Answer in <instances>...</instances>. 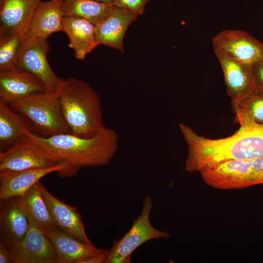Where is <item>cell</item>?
Wrapping results in <instances>:
<instances>
[{
    "instance_id": "obj_11",
    "label": "cell",
    "mask_w": 263,
    "mask_h": 263,
    "mask_svg": "<svg viewBox=\"0 0 263 263\" xmlns=\"http://www.w3.org/2000/svg\"><path fill=\"white\" fill-rule=\"evenodd\" d=\"M30 222L24 237L9 249L14 263H57V256L49 239Z\"/></svg>"
},
{
    "instance_id": "obj_13",
    "label": "cell",
    "mask_w": 263,
    "mask_h": 263,
    "mask_svg": "<svg viewBox=\"0 0 263 263\" xmlns=\"http://www.w3.org/2000/svg\"><path fill=\"white\" fill-rule=\"evenodd\" d=\"M46 91L43 83L29 72L17 68L0 71V100L9 105L32 94Z\"/></svg>"
},
{
    "instance_id": "obj_27",
    "label": "cell",
    "mask_w": 263,
    "mask_h": 263,
    "mask_svg": "<svg viewBox=\"0 0 263 263\" xmlns=\"http://www.w3.org/2000/svg\"><path fill=\"white\" fill-rule=\"evenodd\" d=\"M254 91L263 93V56L251 65Z\"/></svg>"
},
{
    "instance_id": "obj_14",
    "label": "cell",
    "mask_w": 263,
    "mask_h": 263,
    "mask_svg": "<svg viewBox=\"0 0 263 263\" xmlns=\"http://www.w3.org/2000/svg\"><path fill=\"white\" fill-rule=\"evenodd\" d=\"M139 15L114 5L110 14L94 25V34L99 45H104L124 52L123 40L126 32Z\"/></svg>"
},
{
    "instance_id": "obj_30",
    "label": "cell",
    "mask_w": 263,
    "mask_h": 263,
    "mask_svg": "<svg viewBox=\"0 0 263 263\" xmlns=\"http://www.w3.org/2000/svg\"><path fill=\"white\" fill-rule=\"evenodd\" d=\"M12 257L9 249L1 242H0V263H11Z\"/></svg>"
},
{
    "instance_id": "obj_20",
    "label": "cell",
    "mask_w": 263,
    "mask_h": 263,
    "mask_svg": "<svg viewBox=\"0 0 263 263\" xmlns=\"http://www.w3.org/2000/svg\"><path fill=\"white\" fill-rule=\"evenodd\" d=\"M69 38V47L73 49L75 57L80 60L85 58L98 45L94 34V25L83 19L65 17L63 31Z\"/></svg>"
},
{
    "instance_id": "obj_25",
    "label": "cell",
    "mask_w": 263,
    "mask_h": 263,
    "mask_svg": "<svg viewBox=\"0 0 263 263\" xmlns=\"http://www.w3.org/2000/svg\"><path fill=\"white\" fill-rule=\"evenodd\" d=\"M24 34L12 33L0 35V71L16 68Z\"/></svg>"
},
{
    "instance_id": "obj_2",
    "label": "cell",
    "mask_w": 263,
    "mask_h": 263,
    "mask_svg": "<svg viewBox=\"0 0 263 263\" xmlns=\"http://www.w3.org/2000/svg\"><path fill=\"white\" fill-rule=\"evenodd\" d=\"M24 135L54 159L67 163L77 171L81 168L108 164L118 146L116 132L106 127L90 138H82L71 133L43 137L31 130L26 131Z\"/></svg>"
},
{
    "instance_id": "obj_19",
    "label": "cell",
    "mask_w": 263,
    "mask_h": 263,
    "mask_svg": "<svg viewBox=\"0 0 263 263\" xmlns=\"http://www.w3.org/2000/svg\"><path fill=\"white\" fill-rule=\"evenodd\" d=\"M42 0H0V35L26 34L32 18Z\"/></svg>"
},
{
    "instance_id": "obj_7",
    "label": "cell",
    "mask_w": 263,
    "mask_h": 263,
    "mask_svg": "<svg viewBox=\"0 0 263 263\" xmlns=\"http://www.w3.org/2000/svg\"><path fill=\"white\" fill-rule=\"evenodd\" d=\"M60 163L25 135L0 152V170L47 168Z\"/></svg>"
},
{
    "instance_id": "obj_6",
    "label": "cell",
    "mask_w": 263,
    "mask_h": 263,
    "mask_svg": "<svg viewBox=\"0 0 263 263\" xmlns=\"http://www.w3.org/2000/svg\"><path fill=\"white\" fill-rule=\"evenodd\" d=\"M50 45L47 39L23 36L16 68L29 72L38 77L47 91H56L60 78L51 67L47 58Z\"/></svg>"
},
{
    "instance_id": "obj_15",
    "label": "cell",
    "mask_w": 263,
    "mask_h": 263,
    "mask_svg": "<svg viewBox=\"0 0 263 263\" xmlns=\"http://www.w3.org/2000/svg\"><path fill=\"white\" fill-rule=\"evenodd\" d=\"M0 201V242L10 249L25 235L30 222L16 197Z\"/></svg>"
},
{
    "instance_id": "obj_1",
    "label": "cell",
    "mask_w": 263,
    "mask_h": 263,
    "mask_svg": "<svg viewBox=\"0 0 263 263\" xmlns=\"http://www.w3.org/2000/svg\"><path fill=\"white\" fill-rule=\"evenodd\" d=\"M188 146L185 169L199 172L219 163L252 160L263 155V124L240 127L229 136L211 139L200 135L188 125L180 123Z\"/></svg>"
},
{
    "instance_id": "obj_10",
    "label": "cell",
    "mask_w": 263,
    "mask_h": 263,
    "mask_svg": "<svg viewBox=\"0 0 263 263\" xmlns=\"http://www.w3.org/2000/svg\"><path fill=\"white\" fill-rule=\"evenodd\" d=\"M211 41L214 49L249 65L263 56V43L244 30H222L212 38Z\"/></svg>"
},
{
    "instance_id": "obj_21",
    "label": "cell",
    "mask_w": 263,
    "mask_h": 263,
    "mask_svg": "<svg viewBox=\"0 0 263 263\" xmlns=\"http://www.w3.org/2000/svg\"><path fill=\"white\" fill-rule=\"evenodd\" d=\"M38 181L21 196L16 197L30 221L43 233L56 227L41 192Z\"/></svg>"
},
{
    "instance_id": "obj_28",
    "label": "cell",
    "mask_w": 263,
    "mask_h": 263,
    "mask_svg": "<svg viewBox=\"0 0 263 263\" xmlns=\"http://www.w3.org/2000/svg\"><path fill=\"white\" fill-rule=\"evenodd\" d=\"M252 169L254 185L263 184V155L253 160Z\"/></svg>"
},
{
    "instance_id": "obj_17",
    "label": "cell",
    "mask_w": 263,
    "mask_h": 263,
    "mask_svg": "<svg viewBox=\"0 0 263 263\" xmlns=\"http://www.w3.org/2000/svg\"><path fill=\"white\" fill-rule=\"evenodd\" d=\"M55 250L57 263H75L79 260L105 253L109 250L83 242L57 227L45 233Z\"/></svg>"
},
{
    "instance_id": "obj_31",
    "label": "cell",
    "mask_w": 263,
    "mask_h": 263,
    "mask_svg": "<svg viewBox=\"0 0 263 263\" xmlns=\"http://www.w3.org/2000/svg\"><path fill=\"white\" fill-rule=\"evenodd\" d=\"M96 1L107 3H113V0H95Z\"/></svg>"
},
{
    "instance_id": "obj_4",
    "label": "cell",
    "mask_w": 263,
    "mask_h": 263,
    "mask_svg": "<svg viewBox=\"0 0 263 263\" xmlns=\"http://www.w3.org/2000/svg\"><path fill=\"white\" fill-rule=\"evenodd\" d=\"M10 105L14 111L28 119L39 136L71 133L56 91L35 93Z\"/></svg>"
},
{
    "instance_id": "obj_8",
    "label": "cell",
    "mask_w": 263,
    "mask_h": 263,
    "mask_svg": "<svg viewBox=\"0 0 263 263\" xmlns=\"http://www.w3.org/2000/svg\"><path fill=\"white\" fill-rule=\"evenodd\" d=\"M253 160H230L206 168L200 173L207 185L221 189H238L254 186Z\"/></svg>"
},
{
    "instance_id": "obj_24",
    "label": "cell",
    "mask_w": 263,
    "mask_h": 263,
    "mask_svg": "<svg viewBox=\"0 0 263 263\" xmlns=\"http://www.w3.org/2000/svg\"><path fill=\"white\" fill-rule=\"evenodd\" d=\"M231 103L240 127L263 124V93L254 90L241 100Z\"/></svg>"
},
{
    "instance_id": "obj_18",
    "label": "cell",
    "mask_w": 263,
    "mask_h": 263,
    "mask_svg": "<svg viewBox=\"0 0 263 263\" xmlns=\"http://www.w3.org/2000/svg\"><path fill=\"white\" fill-rule=\"evenodd\" d=\"M63 0H42L32 18L26 34L45 39L52 34L63 31Z\"/></svg>"
},
{
    "instance_id": "obj_23",
    "label": "cell",
    "mask_w": 263,
    "mask_h": 263,
    "mask_svg": "<svg viewBox=\"0 0 263 263\" xmlns=\"http://www.w3.org/2000/svg\"><path fill=\"white\" fill-rule=\"evenodd\" d=\"M114 5L95 0H63L65 17L80 18L94 25L105 19L112 11Z\"/></svg>"
},
{
    "instance_id": "obj_3",
    "label": "cell",
    "mask_w": 263,
    "mask_h": 263,
    "mask_svg": "<svg viewBox=\"0 0 263 263\" xmlns=\"http://www.w3.org/2000/svg\"><path fill=\"white\" fill-rule=\"evenodd\" d=\"M56 92L71 134L90 138L105 128L99 97L86 82L60 78Z\"/></svg>"
},
{
    "instance_id": "obj_5",
    "label": "cell",
    "mask_w": 263,
    "mask_h": 263,
    "mask_svg": "<svg viewBox=\"0 0 263 263\" xmlns=\"http://www.w3.org/2000/svg\"><path fill=\"white\" fill-rule=\"evenodd\" d=\"M152 205L151 198L147 196L139 216L133 219L130 230L122 238L114 242L112 248L109 250L105 263H129L133 252L144 243L152 239L169 237V233L157 229L151 224L150 215Z\"/></svg>"
},
{
    "instance_id": "obj_22",
    "label": "cell",
    "mask_w": 263,
    "mask_h": 263,
    "mask_svg": "<svg viewBox=\"0 0 263 263\" xmlns=\"http://www.w3.org/2000/svg\"><path fill=\"white\" fill-rule=\"evenodd\" d=\"M22 115L0 100V147L3 151L17 142L31 126ZM32 131V130H31Z\"/></svg>"
},
{
    "instance_id": "obj_16",
    "label": "cell",
    "mask_w": 263,
    "mask_h": 263,
    "mask_svg": "<svg viewBox=\"0 0 263 263\" xmlns=\"http://www.w3.org/2000/svg\"><path fill=\"white\" fill-rule=\"evenodd\" d=\"M42 195L56 226L64 232L88 244V238L77 208L68 205L52 195L42 185Z\"/></svg>"
},
{
    "instance_id": "obj_12",
    "label": "cell",
    "mask_w": 263,
    "mask_h": 263,
    "mask_svg": "<svg viewBox=\"0 0 263 263\" xmlns=\"http://www.w3.org/2000/svg\"><path fill=\"white\" fill-rule=\"evenodd\" d=\"M214 51L221 66L231 102L241 100L254 89L251 65L236 60L219 50Z\"/></svg>"
},
{
    "instance_id": "obj_29",
    "label": "cell",
    "mask_w": 263,
    "mask_h": 263,
    "mask_svg": "<svg viewBox=\"0 0 263 263\" xmlns=\"http://www.w3.org/2000/svg\"><path fill=\"white\" fill-rule=\"evenodd\" d=\"M107 252L78 260L75 263H105L108 256Z\"/></svg>"
},
{
    "instance_id": "obj_26",
    "label": "cell",
    "mask_w": 263,
    "mask_h": 263,
    "mask_svg": "<svg viewBox=\"0 0 263 263\" xmlns=\"http://www.w3.org/2000/svg\"><path fill=\"white\" fill-rule=\"evenodd\" d=\"M149 0H113L114 6L142 15L145 11L146 5Z\"/></svg>"
},
{
    "instance_id": "obj_9",
    "label": "cell",
    "mask_w": 263,
    "mask_h": 263,
    "mask_svg": "<svg viewBox=\"0 0 263 263\" xmlns=\"http://www.w3.org/2000/svg\"><path fill=\"white\" fill-rule=\"evenodd\" d=\"M76 171L65 162L47 168L0 170V200L22 195L41 178L51 173L57 172L60 175L69 176Z\"/></svg>"
}]
</instances>
